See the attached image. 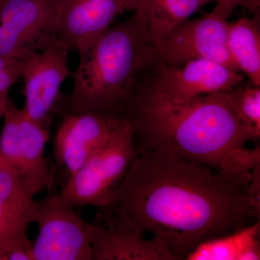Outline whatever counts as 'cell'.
I'll list each match as a JSON object with an SVG mask.
<instances>
[{
    "mask_svg": "<svg viewBox=\"0 0 260 260\" xmlns=\"http://www.w3.org/2000/svg\"><path fill=\"white\" fill-rule=\"evenodd\" d=\"M216 2L208 14L187 19L173 29L159 47V64L179 68L193 59H203L240 72L228 47V19L237 6L229 0Z\"/></svg>",
    "mask_w": 260,
    "mask_h": 260,
    "instance_id": "obj_5",
    "label": "cell"
},
{
    "mask_svg": "<svg viewBox=\"0 0 260 260\" xmlns=\"http://www.w3.org/2000/svg\"><path fill=\"white\" fill-rule=\"evenodd\" d=\"M138 153L133 124L124 118L110 138L68 178L61 196L74 208L86 205L105 208Z\"/></svg>",
    "mask_w": 260,
    "mask_h": 260,
    "instance_id": "obj_4",
    "label": "cell"
},
{
    "mask_svg": "<svg viewBox=\"0 0 260 260\" xmlns=\"http://www.w3.org/2000/svg\"><path fill=\"white\" fill-rule=\"evenodd\" d=\"M124 119L118 114L96 112L61 116L54 139V157L68 178L88 161Z\"/></svg>",
    "mask_w": 260,
    "mask_h": 260,
    "instance_id": "obj_12",
    "label": "cell"
},
{
    "mask_svg": "<svg viewBox=\"0 0 260 260\" xmlns=\"http://www.w3.org/2000/svg\"><path fill=\"white\" fill-rule=\"evenodd\" d=\"M5 0H0V9H1L2 7H3V4H4Z\"/></svg>",
    "mask_w": 260,
    "mask_h": 260,
    "instance_id": "obj_22",
    "label": "cell"
},
{
    "mask_svg": "<svg viewBox=\"0 0 260 260\" xmlns=\"http://www.w3.org/2000/svg\"><path fill=\"white\" fill-rule=\"evenodd\" d=\"M31 52L25 56H0V119L9 99L10 88L23 77L27 58Z\"/></svg>",
    "mask_w": 260,
    "mask_h": 260,
    "instance_id": "obj_19",
    "label": "cell"
},
{
    "mask_svg": "<svg viewBox=\"0 0 260 260\" xmlns=\"http://www.w3.org/2000/svg\"><path fill=\"white\" fill-rule=\"evenodd\" d=\"M107 227L91 223L93 260H179L167 244L135 232L125 225L105 219Z\"/></svg>",
    "mask_w": 260,
    "mask_h": 260,
    "instance_id": "obj_14",
    "label": "cell"
},
{
    "mask_svg": "<svg viewBox=\"0 0 260 260\" xmlns=\"http://www.w3.org/2000/svg\"><path fill=\"white\" fill-rule=\"evenodd\" d=\"M0 260H8L6 254H5V251L0 248Z\"/></svg>",
    "mask_w": 260,
    "mask_h": 260,
    "instance_id": "obj_21",
    "label": "cell"
},
{
    "mask_svg": "<svg viewBox=\"0 0 260 260\" xmlns=\"http://www.w3.org/2000/svg\"><path fill=\"white\" fill-rule=\"evenodd\" d=\"M205 1L207 4L210 2L218 1V0H205ZM229 1L232 2L237 7H243L251 13H255L259 10L260 0H229Z\"/></svg>",
    "mask_w": 260,
    "mask_h": 260,
    "instance_id": "obj_20",
    "label": "cell"
},
{
    "mask_svg": "<svg viewBox=\"0 0 260 260\" xmlns=\"http://www.w3.org/2000/svg\"><path fill=\"white\" fill-rule=\"evenodd\" d=\"M251 172L208 167L164 149L139 150L104 218L151 234L180 259L202 242L259 220Z\"/></svg>",
    "mask_w": 260,
    "mask_h": 260,
    "instance_id": "obj_1",
    "label": "cell"
},
{
    "mask_svg": "<svg viewBox=\"0 0 260 260\" xmlns=\"http://www.w3.org/2000/svg\"><path fill=\"white\" fill-rule=\"evenodd\" d=\"M71 73L74 86L70 95L61 93L55 114L83 112L121 115L136 79L150 65L160 63L159 49L146 22L134 15L107 28L83 54Z\"/></svg>",
    "mask_w": 260,
    "mask_h": 260,
    "instance_id": "obj_3",
    "label": "cell"
},
{
    "mask_svg": "<svg viewBox=\"0 0 260 260\" xmlns=\"http://www.w3.org/2000/svg\"><path fill=\"white\" fill-rule=\"evenodd\" d=\"M228 47L239 71L249 83L260 87L259 10L252 18H243L229 23Z\"/></svg>",
    "mask_w": 260,
    "mask_h": 260,
    "instance_id": "obj_17",
    "label": "cell"
},
{
    "mask_svg": "<svg viewBox=\"0 0 260 260\" xmlns=\"http://www.w3.org/2000/svg\"><path fill=\"white\" fill-rule=\"evenodd\" d=\"M57 0H5L0 9V56H25L54 42Z\"/></svg>",
    "mask_w": 260,
    "mask_h": 260,
    "instance_id": "obj_10",
    "label": "cell"
},
{
    "mask_svg": "<svg viewBox=\"0 0 260 260\" xmlns=\"http://www.w3.org/2000/svg\"><path fill=\"white\" fill-rule=\"evenodd\" d=\"M38 210L34 195L0 154V248L8 260H34L27 232Z\"/></svg>",
    "mask_w": 260,
    "mask_h": 260,
    "instance_id": "obj_9",
    "label": "cell"
},
{
    "mask_svg": "<svg viewBox=\"0 0 260 260\" xmlns=\"http://www.w3.org/2000/svg\"><path fill=\"white\" fill-rule=\"evenodd\" d=\"M124 10L141 15L157 47L178 25L206 5L205 0H123Z\"/></svg>",
    "mask_w": 260,
    "mask_h": 260,
    "instance_id": "obj_15",
    "label": "cell"
},
{
    "mask_svg": "<svg viewBox=\"0 0 260 260\" xmlns=\"http://www.w3.org/2000/svg\"><path fill=\"white\" fill-rule=\"evenodd\" d=\"M39 235L34 260H93L90 225L59 194L38 201Z\"/></svg>",
    "mask_w": 260,
    "mask_h": 260,
    "instance_id": "obj_7",
    "label": "cell"
},
{
    "mask_svg": "<svg viewBox=\"0 0 260 260\" xmlns=\"http://www.w3.org/2000/svg\"><path fill=\"white\" fill-rule=\"evenodd\" d=\"M124 11L123 0H57L53 40L83 54Z\"/></svg>",
    "mask_w": 260,
    "mask_h": 260,
    "instance_id": "obj_11",
    "label": "cell"
},
{
    "mask_svg": "<svg viewBox=\"0 0 260 260\" xmlns=\"http://www.w3.org/2000/svg\"><path fill=\"white\" fill-rule=\"evenodd\" d=\"M159 65L158 75L150 87L176 103L229 91L244 80L239 72L208 59H193L179 68Z\"/></svg>",
    "mask_w": 260,
    "mask_h": 260,
    "instance_id": "obj_13",
    "label": "cell"
},
{
    "mask_svg": "<svg viewBox=\"0 0 260 260\" xmlns=\"http://www.w3.org/2000/svg\"><path fill=\"white\" fill-rule=\"evenodd\" d=\"M229 91L176 103L150 87L132 93L121 116L133 124L138 150L164 149L215 169L251 172L259 148H245L253 140L234 115Z\"/></svg>",
    "mask_w": 260,
    "mask_h": 260,
    "instance_id": "obj_2",
    "label": "cell"
},
{
    "mask_svg": "<svg viewBox=\"0 0 260 260\" xmlns=\"http://www.w3.org/2000/svg\"><path fill=\"white\" fill-rule=\"evenodd\" d=\"M259 220L237 232L202 242L186 260H259Z\"/></svg>",
    "mask_w": 260,
    "mask_h": 260,
    "instance_id": "obj_16",
    "label": "cell"
},
{
    "mask_svg": "<svg viewBox=\"0 0 260 260\" xmlns=\"http://www.w3.org/2000/svg\"><path fill=\"white\" fill-rule=\"evenodd\" d=\"M69 49L57 42L29 54L23 77L24 113L34 122L48 129L55 114L61 84L71 76L68 65Z\"/></svg>",
    "mask_w": 260,
    "mask_h": 260,
    "instance_id": "obj_8",
    "label": "cell"
},
{
    "mask_svg": "<svg viewBox=\"0 0 260 260\" xmlns=\"http://www.w3.org/2000/svg\"><path fill=\"white\" fill-rule=\"evenodd\" d=\"M0 135V154L16 171L32 194L55 186L54 172L48 167L45 146L49 138L42 127L19 109L12 99L5 107Z\"/></svg>",
    "mask_w": 260,
    "mask_h": 260,
    "instance_id": "obj_6",
    "label": "cell"
},
{
    "mask_svg": "<svg viewBox=\"0 0 260 260\" xmlns=\"http://www.w3.org/2000/svg\"><path fill=\"white\" fill-rule=\"evenodd\" d=\"M229 101L234 115L253 140L260 138V87L251 83L229 90Z\"/></svg>",
    "mask_w": 260,
    "mask_h": 260,
    "instance_id": "obj_18",
    "label": "cell"
}]
</instances>
